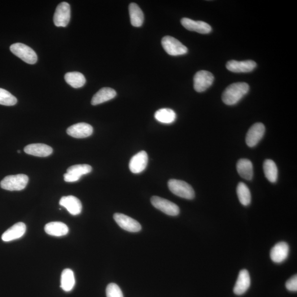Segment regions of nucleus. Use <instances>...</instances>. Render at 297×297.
Returning a JSON list of instances; mask_svg holds the SVG:
<instances>
[{
  "mask_svg": "<svg viewBox=\"0 0 297 297\" xmlns=\"http://www.w3.org/2000/svg\"><path fill=\"white\" fill-rule=\"evenodd\" d=\"M106 293L107 297H124L121 288L115 283L109 284Z\"/></svg>",
  "mask_w": 297,
  "mask_h": 297,
  "instance_id": "nucleus-31",
  "label": "nucleus"
},
{
  "mask_svg": "<svg viewBox=\"0 0 297 297\" xmlns=\"http://www.w3.org/2000/svg\"><path fill=\"white\" fill-rule=\"evenodd\" d=\"M164 49L171 56H180L186 54L188 49L186 46L176 38L171 36L164 37L161 41Z\"/></svg>",
  "mask_w": 297,
  "mask_h": 297,
  "instance_id": "nucleus-5",
  "label": "nucleus"
},
{
  "mask_svg": "<svg viewBox=\"0 0 297 297\" xmlns=\"http://www.w3.org/2000/svg\"><path fill=\"white\" fill-rule=\"evenodd\" d=\"M45 233L52 236L61 237L66 235L69 232L68 226L61 222H51L45 226Z\"/></svg>",
  "mask_w": 297,
  "mask_h": 297,
  "instance_id": "nucleus-20",
  "label": "nucleus"
},
{
  "mask_svg": "<svg viewBox=\"0 0 297 297\" xmlns=\"http://www.w3.org/2000/svg\"><path fill=\"white\" fill-rule=\"evenodd\" d=\"M71 18V7L67 2H63L57 7L54 22L56 27H65L69 22Z\"/></svg>",
  "mask_w": 297,
  "mask_h": 297,
  "instance_id": "nucleus-7",
  "label": "nucleus"
},
{
  "mask_svg": "<svg viewBox=\"0 0 297 297\" xmlns=\"http://www.w3.org/2000/svg\"><path fill=\"white\" fill-rule=\"evenodd\" d=\"M181 22L183 27L190 31L205 34L211 33L212 30L211 26L203 21H195L190 19L183 18L181 20Z\"/></svg>",
  "mask_w": 297,
  "mask_h": 297,
  "instance_id": "nucleus-13",
  "label": "nucleus"
},
{
  "mask_svg": "<svg viewBox=\"0 0 297 297\" xmlns=\"http://www.w3.org/2000/svg\"><path fill=\"white\" fill-rule=\"evenodd\" d=\"M92 126L86 123H78L70 126L67 133L73 138H85L93 134Z\"/></svg>",
  "mask_w": 297,
  "mask_h": 297,
  "instance_id": "nucleus-15",
  "label": "nucleus"
},
{
  "mask_svg": "<svg viewBox=\"0 0 297 297\" xmlns=\"http://www.w3.org/2000/svg\"><path fill=\"white\" fill-rule=\"evenodd\" d=\"M194 88L198 93H202L211 87L214 81L213 74L207 71H200L194 77Z\"/></svg>",
  "mask_w": 297,
  "mask_h": 297,
  "instance_id": "nucleus-8",
  "label": "nucleus"
},
{
  "mask_svg": "<svg viewBox=\"0 0 297 297\" xmlns=\"http://www.w3.org/2000/svg\"><path fill=\"white\" fill-rule=\"evenodd\" d=\"M26 231V226L23 222H18L8 229L2 235L4 242H10L23 236Z\"/></svg>",
  "mask_w": 297,
  "mask_h": 297,
  "instance_id": "nucleus-18",
  "label": "nucleus"
},
{
  "mask_svg": "<svg viewBox=\"0 0 297 297\" xmlns=\"http://www.w3.org/2000/svg\"><path fill=\"white\" fill-rule=\"evenodd\" d=\"M60 204L65 208L72 215H79L82 211V204L76 196L69 195L63 196L60 200Z\"/></svg>",
  "mask_w": 297,
  "mask_h": 297,
  "instance_id": "nucleus-16",
  "label": "nucleus"
},
{
  "mask_svg": "<svg viewBox=\"0 0 297 297\" xmlns=\"http://www.w3.org/2000/svg\"><path fill=\"white\" fill-rule=\"evenodd\" d=\"M17 103V98L9 91L0 88V105L5 106H14Z\"/></svg>",
  "mask_w": 297,
  "mask_h": 297,
  "instance_id": "nucleus-30",
  "label": "nucleus"
},
{
  "mask_svg": "<svg viewBox=\"0 0 297 297\" xmlns=\"http://www.w3.org/2000/svg\"><path fill=\"white\" fill-rule=\"evenodd\" d=\"M64 80L74 88H81L85 84L86 80L84 74L80 72H68L65 74Z\"/></svg>",
  "mask_w": 297,
  "mask_h": 297,
  "instance_id": "nucleus-26",
  "label": "nucleus"
},
{
  "mask_svg": "<svg viewBox=\"0 0 297 297\" xmlns=\"http://www.w3.org/2000/svg\"><path fill=\"white\" fill-rule=\"evenodd\" d=\"M18 151L19 153H20V152H21V151H20V150H18V151Z\"/></svg>",
  "mask_w": 297,
  "mask_h": 297,
  "instance_id": "nucleus-34",
  "label": "nucleus"
},
{
  "mask_svg": "<svg viewBox=\"0 0 297 297\" xmlns=\"http://www.w3.org/2000/svg\"><path fill=\"white\" fill-rule=\"evenodd\" d=\"M117 95L116 91L110 88H103L96 93L91 100L93 106H98L114 98Z\"/></svg>",
  "mask_w": 297,
  "mask_h": 297,
  "instance_id": "nucleus-21",
  "label": "nucleus"
},
{
  "mask_svg": "<svg viewBox=\"0 0 297 297\" xmlns=\"http://www.w3.org/2000/svg\"><path fill=\"white\" fill-rule=\"evenodd\" d=\"M64 176V181L67 182H74L80 180L72 174L68 173H65Z\"/></svg>",
  "mask_w": 297,
  "mask_h": 297,
  "instance_id": "nucleus-33",
  "label": "nucleus"
},
{
  "mask_svg": "<svg viewBox=\"0 0 297 297\" xmlns=\"http://www.w3.org/2000/svg\"><path fill=\"white\" fill-rule=\"evenodd\" d=\"M10 50L13 54L27 64H33L37 62L38 57L36 52L24 43H14L10 46Z\"/></svg>",
  "mask_w": 297,
  "mask_h": 297,
  "instance_id": "nucleus-4",
  "label": "nucleus"
},
{
  "mask_svg": "<svg viewBox=\"0 0 297 297\" xmlns=\"http://www.w3.org/2000/svg\"><path fill=\"white\" fill-rule=\"evenodd\" d=\"M168 187L170 191L179 197L189 200L195 197L193 188L185 181L172 179L168 182Z\"/></svg>",
  "mask_w": 297,
  "mask_h": 297,
  "instance_id": "nucleus-2",
  "label": "nucleus"
},
{
  "mask_svg": "<svg viewBox=\"0 0 297 297\" xmlns=\"http://www.w3.org/2000/svg\"><path fill=\"white\" fill-rule=\"evenodd\" d=\"M91 171H92V168L90 165L81 164L72 166L67 169V173L72 174L80 180L82 176L90 173Z\"/></svg>",
  "mask_w": 297,
  "mask_h": 297,
  "instance_id": "nucleus-29",
  "label": "nucleus"
},
{
  "mask_svg": "<svg viewBox=\"0 0 297 297\" xmlns=\"http://www.w3.org/2000/svg\"><path fill=\"white\" fill-rule=\"evenodd\" d=\"M75 282L73 271L69 269H64L61 274V288L65 292L71 291L75 285Z\"/></svg>",
  "mask_w": 297,
  "mask_h": 297,
  "instance_id": "nucleus-25",
  "label": "nucleus"
},
{
  "mask_svg": "<svg viewBox=\"0 0 297 297\" xmlns=\"http://www.w3.org/2000/svg\"><path fill=\"white\" fill-rule=\"evenodd\" d=\"M113 218L121 228L130 233H138L142 230V226L139 223L123 213H116Z\"/></svg>",
  "mask_w": 297,
  "mask_h": 297,
  "instance_id": "nucleus-9",
  "label": "nucleus"
},
{
  "mask_svg": "<svg viewBox=\"0 0 297 297\" xmlns=\"http://www.w3.org/2000/svg\"><path fill=\"white\" fill-rule=\"evenodd\" d=\"M154 117L157 121L164 124H172L176 119L175 112L170 108L160 109L155 112Z\"/></svg>",
  "mask_w": 297,
  "mask_h": 297,
  "instance_id": "nucleus-24",
  "label": "nucleus"
},
{
  "mask_svg": "<svg viewBox=\"0 0 297 297\" xmlns=\"http://www.w3.org/2000/svg\"><path fill=\"white\" fill-rule=\"evenodd\" d=\"M290 247L285 242H280L275 245L270 252V257L275 263H281L289 255Z\"/></svg>",
  "mask_w": 297,
  "mask_h": 297,
  "instance_id": "nucleus-14",
  "label": "nucleus"
},
{
  "mask_svg": "<svg viewBox=\"0 0 297 297\" xmlns=\"http://www.w3.org/2000/svg\"><path fill=\"white\" fill-rule=\"evenodd\" d=\"M148 163V156L145 151H141L130 159L129 168L133 173H141L145 170Z\"/></svg>",
  "mask_w": 297,
  "mask_h": 297,
  "instance_id": "nucleus-12",
  "label": "nucleus"
},
{
  "mask_svg": "<svg viewBox=\"0 0 297 297\" xmlns=\"http://www.w3.org/2000/svg\"><path fill=\"white\" fill-rule=\"evenodd\" d=\"M26 154L38 157H46L52 154V148L44 144H31L24 149Z\"/></svg>",
  "mask_w": 297,
  "mask_h": 297,
  "instance_id": "nucleus-19",
  "label": "nucleus"
},
{
  "mask_svg": "<svg viewBox=\"0 0 297 297\" xmlns=\"http://www.w3.org/2000/svg\"><path fill=\"white\" fill-rule=\"evenodd\" d=\"M256 67V64L254 61L247 60L237 61L231 60L226 64V68L229 71L234 73L251 72Z\"/></svg>",
  "mask_w": 297,
  "mask_h": 297,
  "instance_id": "nucleus-11",
  "label": "nucleus"
},
{
  "mask_svg": "<svg viewBox=\"0 0 297 297\" xmlns=\"http://www.w3.org/2000/svg\"><path fill=\"white\" fill-rule=\"evenodd\" d=\"M28 177L24 174L10 175L4 178L0 183L2 189L10 191L23 190L27 186Z\"/></svg>",
  "mask_w": 297,
  "mask_h": 297,
  "instance_id": "nucleus-3",
  "label": "nucleus"
},
{
  "mask_svg": "<svg viewBox=\"0 0 297 297\" xmlns=\"http://www.w3.org/2000/svg\"><path fill=\"white\" fill-rule=\"evenodd\" d=\"M286 287L288 291L291 292L297 291V275L290 278L286 283Z\"/></svg>",
  "mask_w": 297,
  "mask_h": 297,
  "instance_id": "nucleus-32",
  "label": "nucleus"
},
{
  "mask_svg": "<svg viewBox=\"0 0 297 297\" xmlns=\"http://www.w3.org/2000/svg\"><path fill=\"white\" fill-rule=\"evenodd\" d=\"M237 172L240 176L250 181L253 177V167L251 161L246 159H240L237 164Z\"/></svg>",
  "mask_w": 297,
  "mask_h": 297,
  "instance_id": "nucleus-22",
  "label": "nucleus"
},
{
  "mask_svg": "<svg viewBox=\"0 0 297 297\" xmlns=\"http://www.w3.org/2000/svg\"><path fill=\"white\" fill-rule=\"evenodd\" d=\"M130 23L135 27H141L144 21V14L137 4L131 3L129 5Z\"/></svg>",
  "mask_w": 297,
  "mask_h": 297,
  "instance_id": "nucleus-23",
  "label": "nucleus"
},
{
  "mask_svg": "<svg viewBox=\"0 0 297 297\" xmlns=\"http://www.w3.org/2000/svg\"><path fill=\"white\" fill-rule=\"evenodd\" d=\"M151 203L155 208L167 215L175 216L180 213V208L176 204L159 196H152L151 198Z\"/></svg>",
  "mask_w": 297,
  "mask_h": 297,
  "instance_id": "nucleus-6",
  "label": "nucleus"
},
{
  "mask_svg": "<svg viewBox=\"0 0 297 297\" xmlns=\"http://www.w3.org/2000/svg\"><path fill=\"white\" fill-rule=\"evenodd\" d=\"M265 132V126L261 123L253 125L246 135V142L249 147H255L264 137Z\"/></svg>",
  "mask_w": 297,
  "mask_h": 297,
  "instance_id": "nucleus-10",
  "label": "nucleus"
},
{
  "mask_svg": "<svg viewBox=\"0 0 297 297\" xmlns=\"http://www.w3.org/2000/svg\"><path fill=\"white\" fill-rule=\"evenodd\" d=\"M250 90V86L244 82H238L231 85L222 94L223 102L228 106L238 103Z\"/></svg>",
  "mask_w": 297,
  "mask_h": 297,
  "instance_id": "nucleus-1",
  "label": "nucleus"
},
{
  "mask_svg": "<svg viewBox=\"0 0 297 297\" xmlns=\"http://www.w3.org/2000/svg\"><path fill=\"white\" fill-rule=\"evenodd\" d=\"M263 170L265 176L267 180L272 183H275L278 178V169L274 161L268 159L264 161Z\"/></svg>",
  "mask_w": 297,
  "mask_h": 297,
  "instance_id": "nucleus-27",
  "label": "nucleus"
},
{
  "mask_svg": "<svg viewBox=\"0 0 297 297\" xmlns=\"http://www.w3.org/2000/svg\"><path fill=\"white\" fill-rule=\"evenodd\" d=\"M251 286V277L248 271L243 269L239 272L233 292L236 295H242L247 291Z\"/></svg>",
  "mask_w": 297,
  "mask_h": 297,
  "instance_id": "nucleus-17",
  "label": "nucleus"
},
{
  "mask_svg": "<svg viewBox=\"0 0 297 297\" xmlns=\"http://www.w3.org/2000/svg\"><path fill=\"white\" fill-rule=\"evenodd\" d=\"M237 194L240 203L244 206H248L251 202V193L248 186L243 182L239 183L237 188Z\"/></svg>",
  "mask_w": 297,
  "mask_h": 297,
  "instance_id": "nucleus-28",
  "label": "nucleus"
}]
</instances>
